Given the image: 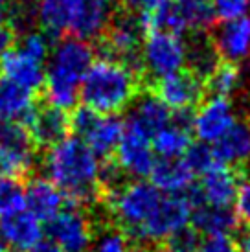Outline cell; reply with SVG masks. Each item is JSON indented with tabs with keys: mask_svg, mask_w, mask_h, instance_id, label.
Here are the masks:
<instances>
[{
	"mask_svg": "<svg viewBox=\"0 0 250 252\" xmlns=\"http://www.w3.org/2000/svg\"><path fill=\"white\" fill-rule=\"evenodd\" d=\"M101 164L99 157L76 134L48 147L44 157L46 179L54 182L74 206L94 199L101 186Z\"/></svg>",
	"mask_w": 250,
	"mask_h": 252,
	"instance_id": "1",
	"label": "cell"
},
{
	"mask_svg": "<svg viewBox=\"0 0 250 252\" xmlns=\"http://www.w3.org/2000/svg\"><path fill=\"white\" fill-rule=\"evenodd\" d=\"M94 63V48L91 42L66 37L52 48L46 63L44 94L48 105L59 111L74 109L89 68Z\"/></svg>",
	"mask_w": 250,
	"mask_h": 252,
	"instance_id": "2",
	"label": "cell"
},
{
	"mask_svg": "<svg viewBox=\"0 0 250 252\" xmlns=\"http://www.w3.org/2000/svg\"><path fill=\"white\" fill-rule=\"evenodd\" d=\"M111 11L112 4L105 0H37V19L46 33H72L87 42L107 32Z\"/></svg>",
	"mask_w": 250,
	"mask_h": 252,
	"instance_id": "3",
	"label": "cell"
},
{
	"mask_svg": "<svg viewBox=\"0 0 250 252\" xmlns=\"http://www.w3.org/2000/svg\"><path fill=\"white\" fill-rule=\"evenodd\" d=\"M138 92V74L111 57L92 63L81 83L79 99L97 114H118L131 105Z\"/></svg>",
	"mask_w": 250,
	"mask_h": 252,
	"instance_id": "4",
	"label": "cell"
},
{
	"mask_svg": "<svg viewBox=\"0 0 250 252\" xmlns=\"http://www.w3.org/2000/svg\"><path fill=\"white\" fill-rule=\"evenodd\" d=\"M164 197L151 182L132 181L109 191V208L125 236L144 243L147 228L158 214Z\"/></svg>",
	"mask_w": 250,
	"mask_h": 252,
	"instance_id": "5",
	"label": "cell"
},
{
	"mask_svg": "<svg viewBox=\"0 0 250 252\" xmlns=\"http://www.w3.org/2000/svg\"><path fill=\"white\" fill-rule=\"evenodd\" d=\"M146 35L149 32H167L182 37L184 33H204L216 22L212 0H167L153 15H136Z\"/></svg>",
	"mask_w": 250,
	"mask_h": 252,
	"instance_id": "6",
	"label": "cell"
},
{
	"mask_svg": "<svg viewBox=\"0 0 250 252\" xmlns=\"http://www.w3.org/2000/svg\"><path fill=\"white\" fill-rule=\"evenodd\" d=\"M70 129L91 147L96 157L105 158L116 153V147L124 136L125 122L118 118V114H97L81 107L74 112V116H70Z\"/></svg>",
	"mask_w": 250,
	"mask_h": 252,
	"instance_id": "7",
	"label": "cell"
},
{
	"mask_svg": "<svg viewBox=\"0 0 250 252\" xmlns=\"http://www.w3.org/2000/svg\"><path fill=\"white\" fill-rule=\"evenodd\" d=\"M186 64V42L167 32H149L142 42V66L156 81L182 70Z\"/></svg>",
	"mask_w": 250,
	"mask_h": 252,
	"instance_id": "8",
	"label": "cell"
},
{
	"mask_svg": "<svg viewBox=\"0 0 250 252\" xmlns=\"http://www.w3.org/2000/svg\"><path fill=\"white\" fill-rule=\"evenodd\" d=\"M146 32L140 26L136 15H122L111 21L105 32V52L107 57L127 64L129 68L140 74L142 66V42Z\"/></svg>",
	"mask_w": 250,
	"mask_h": 252,
	"instance_id": "9",
	"label": "cell"
},
{
	"mask_svg": "<svg viewBox=\"0 0 250 252\" xmlns=\"http://www.w3.org/2000/svg\"><path fill=\"white\" fill-rule=\"evenodd\" d=\"M35 160V142L28 129L22 124L0 122V175H26Z\"/></svg>",
	"mask_w": 250,
	"mask_h": 252,
	"instance_id": "10",
	"label": "cell"
},
{
	"mask_svg": "<svg viewBox=\"0 0 250 252\" xmlns=\"http://www.w3.org/2000/svg\"><path fill=\"white\" fill-rule=\"evenodd\" d=\"M155 164L156 155L151 146V136L125 122L124 136L116 147V166L124 175L132 177L134 181H144L151 175Z\"/></svg>",
	"mask_w": 250,
	"mask_h": 252,
	"instance_id": "11",
	"label": "cell"
},
{
	"mask_svg": "<svg viewBox=\"0 0 250 252\" xmlns=\"http://www.w3.org/2000/svg\"><path fill=\"white\" fill-rule=\"evenodd\" d=\"M50 241L61 252H91L94 230L89 216L79 206H70L48 223Z\"/></svg>",
	"mask_w": 250,
	"mask_h": 252,
	"instance_id": "12",
	"label": "cell"
},
{
	"mask_svg": "<svg viewBox=\"0 0 250 252\" xmlns=\"http://www.w3.org/2000/svg\"><path fill=\"white\" fill-rule=\"evenodd\" d=\"M206 83L202 79H199L189 70H181L158 79L153 92L171 111L186 112L201 103Z\"/></svg>",
	"mask_w": 250,
	"mask_h": 252,
	"instance_id": "13",
	"label": "cell"
},
{
	"mask_svg": "<svg viewBox=\"0 0 250 252\" xmlns=\"http://www.w3.org/2000/svg\"><path fill=\"white\" fill-rule=\"evenodd\" d=\"M234 124H236V116H234V107L230 103V99L212 96L201 101L199 109L193 112L191 131L202 144L214 146Z\"/></svg>",
	"mask_w": 250,
	"mask_h": 252,
	"instance_id": "14",
	"label": "cell"
},
{
	"mask_svg": "<svg viewBox=\"0 0 250 252\" xmlns=\"http://www.w3.org/2000/svg\"><path fill=\"white\" fill-rule=\"evenodd\" d=\"M197 186L202 204L219 206V208H232L237 201V193L241 188V179L234 168L226 164H217L214 168L201 175Z\"/></svg>",
	"mask_w": 250,
	"mask_h": 252,
	"instance_id": "15",
	"label": "cell"
},
{
	"mask_svg": "<svg viewBox=\"0 0 250 252\" xmlns=\"http://www.w3.org/2000/svg\"><path fill=\"white\" fill-rule=\"evenodd\" d=\"M42 223L28 210L0 219V243L9 251L26 252L42 241Z\"/></svg>",
	"mask_w": 250,
	"mask_h": 252,
	"instance_id": "16",
	"label": "cell"
},
{
	"mask_svg": "<svg viewBox=\"0 0 250 252\" xmlns=\"http://www.w3.org/2000/svg\"><path fill=\"white\" fill-rule=\"evenodd\" d=\"M0 72H2L4 79L19 85L30 92H35L37 89L44 87V77H46L44 63L24 54L21 48H13L9 54L2 57Z\"/></svg>",
	"mask_w": 250,
	"mask_h": 252,
	"instance_id": "17",
	"label": "cell"
},
{
	"mask_svg": "<svg viewBox=\"0 0 250 252\" xmlns=\"http://www.w3.org/2000/svg\"><path fill=\"white\" fill-rule=\"evenodd\" d=\"M221 59L226 63H241L250 56V19L241 17L224 22L212 37Z\"/></svg>",
	"mask_w": 250,
	"mask_h": 252,
	"instance_id": "18",
	"label": "cell"
},
{
	"mask_svg": "<svg viewBox=\"0 0 250 252\" xmlns=\"http://www.w3.org/2000/svg\"><path fill=\"white\" fill-rule=\"evenodd\" d=\"M62 191L48 179H33L26 186V210L41 223H50L64 210Z\"/></svg>",
	"mask_w": 250,
	"mask_h": 252,
	"instance_id": "19",
	"label": "cell"
},
{
	"mask_svg": "<svg viewBox=\"0 0 250 252\" xmlns=\"http://www.w3.org/2000/svg\"><path fill=\"white\" fill-rule=\"evenodd\" d=\"M127 122L153 138L158 131L173 122V111L155 92H147L134 101Z\"/></svg>",
	"mask_w": 250,
	"mask_h": 252,
	"instance_id": "20",
	"label": "cell"
},
{
	"mask_svg": "<svg viewBox=\"0 0 250 252\" xmlns=\"http://www.w3.org/2000/svg\"><path fill=\"white\" fill-rule=\"evenodd\" d=\"M35 111L37 107L33 101V92L11 83L4 77L0 79V122L22 124L28 129Z\"/></svg>",
	"mask_w": 250,
	"mask_h": 252,
	"instance_id": "21",
	"label": "cell"
},
{
	"mask_svg": "<svg viewBox=\"0 0 250 252\" xmlns=\"http://www.w3.org/2000/svg\"><path fill=\"white\" fill-rule=\"evenodd\" d=\"M217 160L230 168L250 162V122L236 120V124L212 146Z\"/></svg>",
	"mask_w": 250,
	"mask_h": 252,
	"instance_id": "22",
	"label": "cell"
},
{
	"mask_svg": "<svg viewBox=\"0 0 250 252\" xmlns=\"http://www.w3.org/2000/svg\"><path fill=\"white\" fill-rule=\"evenodd\" d=\"M151 184L164 195H184L195 184V173L184 158L177 160H156L151 171Z\"/></svg>",
	"mask_w": 250,
	"mask_h": 252,
	"instance_id": "23",
	"label": "cell"
},
{
	"mask_svg": "<svg viewBox=\"0 0 250 252\" xmlns=\"http://www.w3.org/2000/svg\"><path fill=\"white\" fill-rule=\"evenodd\" d=\"M28 131L35 144L52 147L68 136L70 116L54 107H46L41 111L37 109L30 122Z\"/></svg>",
	"mask_w": 250,
	"mask_h": 252,
	"instance_id": "24",
	"label": "cell"
},
{
	"mask_svg": "<svg viewBox=\"0 0 250 252\" xmlns=\"http://www.w3.org/2000/svg\"><path fill=\"white\" fill-rule=\"evenodd\" d=\"M188 70L202 79L204 83L221 64V56L216 48V42L206 33H193L186 44Z\"/></svg>",
	"mask_w": 250,
	"mask_h": 252,
	"instance_id": "25",
	"label": "cell"
},
{
	"mask_svg": "<svg viewBox=\"0 0 250 252\" xmlns=\"http://www.w3.org/2000/svg\"><path fill=\"white\" fill-rule=\"evenodd\" d=\"M241 219L236 210L232 208H219V206H208V204H199L193 208L191 214V226L197 232H202L206 236L212 234H234L241 226Z\"/></svg>",
	"mask_w": 250,
	"mask_h": 252,
	"instance_id": "26",
	"label": "cell"
},
{
	"mask_svg": "<svg viewBox=\"0 0 250 252\" xmlns=\"http://www.w3.org/2000/svg\"><path fill=\"white\" fill-rule=\"evenodd\" d=\"M191 144V127L179 124L175 120L151 138L153 151L156 157H160V160L184 158Z\"/></svg>",
	"mask_w": 250,
	"mask_h": 252,
	"instance_id": "27",
	"label": "cell"
},
{
	"mask_svg": "<svg viewBox=\"0 0 250 252\" xmlns=\"http://www.w3.org/2000/svg\"><path fill=\"white\" fill-rule=\"evenodd\" d=\"M26 210V186L19 177L0 175V219Z\"/></svg>",
	"mask_w": 250,
	"mask_h": 252,
	"instance_id": "28",
	"label": "cell"
},
{
	"mask_svg": "<svg viewBox=\"0 0 250 252\" xmlns=\"http://www.w3.org/2000/svg\"><path fill=\"white\" fill-rule=\"evenodd\" d=\"M239 79H241V74H239L237 64L222 61L216 68V72L208 77L206 87L214 96L228 98L230 94L236 92V89L239 87Z\"/></svg>",
	"mask_w": 250,
	"mask_h": 252,
	"instance_id": "29",
	"label": "cell"
},
{
	"mask_svg": "<svg viewBox=\"0 0 250 252\" xmlns=\"http://www.w3.org/2000/svg\"><path fill=\"white\" fill-rule=\"evenodd\" d=\"M184 162L189 166V169L193 171L195 175H204L206 171H210L214 166L219 164L212 146L202 144V142L191 144V147L188 149V153L184 155Z\"/></svg>",
	"mask_w": 250,
	"mask_h": 252,
	"instance_id": "30",
	"label": "cell"
},
{
	"mask_svg": "<svg viewBox=\"0 0 250 252\" xmlns=\"http://www.w3.org/2000/svg\"><path fill=\"white\" fill-rule=\"evenodd\" d=\"M19 48L24 54H28L33 59H37V61L46 63L50 57V52H52V44H50L46 33H42V32H28L26 35L22 37Z\"/></svg>",
	"mask_w": 250,
	"mask_h": 252,
	"instance_id": "31",
	"label": "cell"
},
{
	"mask_svg": "<svg viewBox=\"0 0 250 252\" xmlns=\"http://www.w3.org/2000/svg\"><path fill=\"white\" fill-rule=\"evenodd\" d=\"M199 245H201V238L193 226H186L166 239V249L169 252H197Z\"/></svg>",
	"mask_w": 250,
	"mask_h": 252,
	"instance_id": "32",
	"label": "cell"
},
{
	"mask_svg": "<svg viewBox=\"0 0 250 252\" xmlns=\"http://www.w3.org/2000/svg\"><path fill=\"white\" fill-rule=\"evenodd\" d=\"M91 252H132L129 247V239L124 232L107 230L97 239H94Z\"/></svg>",
	"mask_w": 250,
	"mask_h": 252,
	"instance_id": "33",
	"label": "cell"
},
{
	"mask_svg": "<svg viewBox=\"0 0 250 252\" xmlns=\"http://www.w3.org/2000/svg\"><path fill=\"white\" fill-rule=\"evenodd\" d=\"M212 2L216 7V15L222 22L247 17L250 11V0H212Z\"/></svg>",
	"mask_w": 250,
	"mask_h": 252,
	"instance_id": "34",
	"label": "cell"
},
{
	"mask_svg": "<svg viewBox=\"0 0 250 252\" xmlns=\"http://www.w3.org/2000/svg\"><path fill=\"white\" fill-rule=\"evenodd\" d=\"M197 252H239L237 241L230 234H212L201 239Z\"/></svg>",
	"mask_w": 250,
	"mask_h": 252,
	"instance_id": "35",
	"label": "cell"
},
{
	"mask_svg": "<svg viewBox=\"0 0 250 252\" xmlns=\"http://www.w3.org/2000/svg\"><path fill=\"white\" fill-rule=\"evenodd\" d=\"M167 0H124V6L131 11V15H153Z\"/></svg>",
	"mask_w": 250,
	"mask_h": 252,
	"instance_id": "36",
	"label": "cell"
},
{
	"mask_svg": "<svg viewBox=\"0 0 250 252\" xmlns=\"http://www.w3.org/2000/svg\"><path fill=\"white\" fill-rule=\"evenodd\" d=\"M237 216L239 219H243L247 226L250 228V181L241 182V188H239V193H237Z\"/></svg>",
	"mask_w": 250,
	"mask_h": 252,
	"instance_id": "37",
	"label": "cell"
},
{
	"mask_svg": "<svg viewBox=\"0 0 250 252\" xmlns=\"http://www.w3.org/2000/svg\"><path fill=\"white\" fill-rule=\"evenodd\" d=\"M15 42V32L7 22H0V61L2 57L9 54L13 50Z\"/></svg>",
	"mask_w": 250,
	"mask_h": 252,
	"instance_id": "38",
	"label": "cell"
},
{
	"mask_svg": "<svg viewBox=\"0 0 250 252\" xmlns=\"http://www.w3.org/2000/svg\"><path fill=\"white\" fill-rule=\"evenodd\" d=\"M17 0H0V22H6L13 17Z\"/></svg>",
	"mask_w": 250,
	"mask_h": 252,
	"instance_id": "39",
	"label": "cell"
},
{
	"mask_svg": "<svg viewBox=\"0 0 250 252\" xmlns=\"http://www.w3.org/2000/svg\"><path fill=\"white\" fill-rule=\"evenodd\" d=\"M26 252H61V251H59V249H57L50 239H42V241H39L37 245H33Z\"/></svg>",
	"mask_w": 250,
	"mask_h": 252,
	"instance_id": "40",
	"label": "cell"
},
{
	"mask_svg": "<svg viewBox=\"0 0 250 252\" xmlns=\"http://www.w3.org/2000/svg\"><path fill=\"white\" fill-rule=\"evenodd\" d=\"M147 252H169V251H167L166 247H155V249H151V251Z\"/></svg>",
	"mask_w": 250,
	"mask_h": 252,
	"instance_id": "41",
	"label": "cell"
},
{
	"mask_svg": "<svg viewBox=\"0 0 250 252\" xmlns=\"http://www.w3.org/2000/svg\"><path fill=\"white\" fill-rule=\"evenodd\" d=\"M105 2H109V4H112V2H114V0H105Z\"/></svg>",
	"mask_w": 250,
	"mask_h": 252,
	"instance_id": "42",
	"label": "cell"
},
{
	"mask_svg": "<svg viewBox=\"0 0 250 252\" xmlns=\"http://www.w3.org/2000/svg\"><path fill=\"white\" fill-rule=\"evenodd\" d=\"M0 252H4V249H2V245H0Z\"/></svg>",
	"mask_w": 250,
	"mask_h": 252,
	"instance_id": "43",
	"label": "cell"
}]
</instances>
